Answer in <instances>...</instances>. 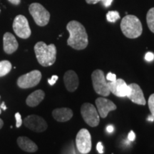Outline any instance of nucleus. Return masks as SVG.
Segmentation results:
<instances>
[{"mask_svg": "<svg viewBox=\"0 0 154 154\" xmlns=\"http://www.w3.org/2000/svg\"><path fill=\"white\" fill-rule=\"evenodd\" d=\"M129 90L126 97L129 99L134 103L138 105L145 106L146 103L145 97H144L143 92L137 84H131L128 85Z\"/></svg>", "mask_w": 154, "mask_h": 154, "instance_id": "obj_13", "label": "nucleus"}, {"mask_svg": "<svg viewBox=\"0 0 154 154\" xmlns=\"http://www.w3.org/2000/svg\"><path fill=\"white\" fill-rule=\"evenodd\" d=\"M148 120L150 121H154V116H149V118H148Z\"/></svg>", "mask_w": 154, "mask_h": 154, "instance_id": "obj_34", "label": "nucleus"}, {"mask_svg": "<svg viewBox=\"0 0 154 154\" xmlns=\"http://www.w3.org/2000/svg\"><path fill=\"white\" fill-rule=\"evenodd\" d=\"M0 108H1V109H3V110H5V111H6L7 110V106H5V102H2V104L0 105Z\"/></svg>", "mask_w": 154, "mask_h": 154, "instance_id": "obj_33", "label": "nucleus"}, {"mask_svg": "<svg viewBox=\"0 0 154 154\" xmlns=\"http://www.w3.org/2000/svg\"><path fill=\"white\" fill-rule=\"evenodd\" d=\"M145 59L147 61H152L154 59V54L152 52L146 53L145 56Z\"/></svg>", "mask_w": 154, "mask_h": 154, "instance_id": "obj_26", "label": "nucleus"}, {"mask_svg": "<svg viewBox=\"0 0 154 154\" xmlns=\"http://www.w3.org/2000/svg\"><path fill=\"white\" fill-rule=\"evenodd\" d=\"M29 11L38 26H44L48 24L50 19V14L42 5L32 3L29 7Z\"/></svg>", "mask_w": 154, "mask_h": 154, "instance_id": "obj_5", "label": "nucleus"}, {"mask_svg": "<svg viewBox=\"0 0 154 154\" xmlns=\"http://www.w3.org/2000/svg\"><path fill=\"white\" fill-rule=\"evenodd\" d=\"M17 143L21 149L26 152L34 153L38 150L36 144L32 140L25 136H20L17 138Z\"/></svg>", "mask_w": 154, "mask_h": 154, "instance_id": "obj_17", "label": "nucleus"}, {"mask_svg": "<svg viewBox=\"0 0 154 154\" xmlns=\"http://www.w3.org/2000/svg\"><path fill=\"white\" fill-rule=\"evenodd\" d=\"M111 93L118 97H126L129 87L122 79H118L114 82H108Z\"/></svg>", "mask_w": 154, "mask_h": 154, "instance_id": "obj_11", "label": "nucleus"}, {"mask_svg": "<svg viewBox=\"0 0 154 154\" xmlns=\"http://www.w3.org/2000/svg\"><path fill=\"white\" fill-rule=\"evenodd\" d=\"M15 119H16V126L17 128H19L21 126H22L23 121L22 119V116H21V114L19 113H15Z\"/></svg>", "mask_w": 154, "mask_h": 154, "instance_id": "obj_23", "label": "nucleus"}, {"mask_svg": "<svg viewBox=\"0 0 154 154\" xmlns=\"http://www.w3.org/2000/svg\"><path fill=\"white\" fill-rule=\"evenodd\" d=\"M45 96V93L41 89L36 90L34 91L30 95H29L27 99L26 100V103L29 106L35 107L43 101Z\"/></svg>", "mask_w": 154, "mask_h": 154, "instance_id": "obj_18", "label": "nucleus"}, {"mask_svg": "<svg viewBox=\"0 0 154 154\" xmlns=\"http://www.w3.org/2000/svg\"><path fill=\"white\" fill-rule=\"evenodd\" d=\"M63 81L66 89L69 92H74L78 88L79 80L76 73L72 70H69L64 74Z\"/></svg>", "mask_w": 154, "mask_h": 154, "instance_id": "obj_14", "label": "nucleus"}, {"mask_svg": "<svg viewBox=\"0 0 154 154\" xmlns=\"http://www.w3.org/2000/svg\"><path fill=\"white\" fill-rule=\"evenodd\" d=\"M8 1L14 5H18L21 2V0H8Z\"/></svg>", "mask_w": 154, "mask_h": 154, "instance_id": "obj_31", "label": "nucleus"}, {"mask_svg": "<svg viewBox=\"0 0 154 154\" xmlns=\"http://www.w3.org/2000/svg\"><path fill=\"white\" fill-rule=\"evenodd\" d=\"M106 0H86V2L89 5H95V4L98 3L99 2H103V4L104 5Z\"/></svg>", "mask_w": 154, "mask_h": 154, "instance_id": "obj_29", "label": "nucleus"}, {"mask_svg": "<svg viewBox=\"0 0 154 154\" xmlns=\"http://www.w3.org/2000/svg\"><path fill=\"white\" fill-rule=\"evenodd\" d=\"M106 79L109 81V82H114V81L116 80L117 79H116V74H112L111 72H109L108 73Z\"/></svg>", "mask_w": 154, "mask_h": 154, "instance_id": "obj_25", "label": "nucleus"}, {"mask_svg": "<svg viewBox=\"0 0 154 154\" xmlns=\"http://www.w3.org/2000/svg\"><path fill=\"white\" fill-rule=\"evenodd\" d=\"M24 126L34 132H43L47 129V123L42 117L37 115H30L23 121Z\"/></svg>", "mask_w": 154, "mask_h": 154, "instance_id": "obj_10", "label": "nucleus"}, {"mask_svg": "<svg viewBox=\"0 0 154 154\" xmlns=\"http://www.w3.org/2000/svg\"><path fill=\"white\" fill-rule=\"evenodd\" d=\"M91 79L94 89L96 94L104 97L110 95V90L103 71L101 69H96L91 74Z\"/></svg>", "mask_w": 154, "mask_h": 154, "instance_id": "obj_4", "label": "nucleus"}, {"mask_svg": "<svg viewBox=\"0 0 154 154\" xmlns=\"http://www.w3.org/2000/svg\"><path fill=\"white\" fill-rule=\"evenodd\" d=\"M113 131H114V127H113L112 125H109V126H108L106 127V131L108 133H109V134L112 133Z\"/></svg>", "mask_w": 154, "mask_h": 154, "instance_id": "obj_30", "label": "nucleus"}, {"mask_svg": "<svg viewBox=\"0 0 154 154\" xmlns=\"http://www.w3.org/2000/svg\"><path fill=\"white\" fill-rule=\"evenodd\" d=\"M113 2V0H106L104 4V6L106 7H109V6H110L111 5V2Z\"/></svg>", "mask_w": 154, "mask_h": 154, "instance_id": "obj_32", "label": "nucleus"}, {"mask_svg": "<svg viewBox=\"0 0 154 154\" xmlns=\"http://www.w3.org/2000/svg\"><path fill=\"white\" fill-rule=\"evenodd\" d=\"M121 29L127 38H136L142 34L143 26L137 17L134 15H127L121 20Z\"/></svg>", "mask_w": 154, "mask_h": 154, "instance_id": "obj_3", "label": "nucleus"}, {"mask_svg": "<svg viewBox=\"0 0 154 154\" xmlns=\"http://www.w3.org/2000/svg\"><path fill=\"white\" fill-rule=\"evenodd\" d=\"M34 52L38 62L42 66H51L57 59V47L54 44L47 45L44 42H38L34 46Z\"/></svg>", "mask_w": 154, "mask_h": 154, "instance_id": "obj_2", "label": "nucleus"}, {"mask_svg": "<svg viewBox=\"0 0 154 154\" xmlns=\"http://www.w3.org/2000/svg\"><path fill=\"white\" fill-rule=\"evenodd\" d=\"M96 106L97 107V111L99 116L101 118H106L110 111H115L117 109L116 106L111 100L105 99L103 97H100L96 100Z\"/></svg>", "mask_w": 154, "mask_h": 154, "instance_id": "obj_12", "label": "nucleus"}, {"mask_svg": "<svg viewBox=\"0 0 154 154\" xmlns=\"http://www.w3.org/2000/svg\"><path fill=\"white\" fill-rule=\"evenodd\" d=\"M106 19L108 22L114 23L120 19V15L117 11H109L106 14Z\"/></svg>", "mask_w": 154, "mask_h": 154, "instance_id": "obj_21", "label": "nucleus"}, {"mask_svg": "<svg viewBox=\"0 0 154 154\" xmlns=\"http://www.w3.org/2000/svg\"><path fill=\"white\" fill-rule=\"evenodd\" d=\"M52 116L59 122H66L73 117V111L69 108H59L52 111Z\"/></svg>", "mask_w": 154, "mask_h": 154, "instance_id": "obj_16", "label": "nucleus"}, {"mask_svg": "<svg viewBox=\"0 0 154 154\" xmlns=\"http://www.w3.org/2000/svg\"><path fill=\"white\" fill-rule=\"evenodd\" d=\"M4 51L8 54H13L18 49L19 44L15 36L9 32L4 34L3 37Z\"/></svg>", "mask_w": 154, "mask_h": 154, "instance_id": "obj_15", "label": "nucleus"}, {"mask_svg": "<svg viewBox=\"0 0 154 154\" xmlns=\"http://www.w3.org/2000/svg\"><path fill=\"white\" fill-rule=\"evenodd\" d=\"M81 113L83 119L88 126L96 127L99 124V114L97 109L91 103H84L81 107Z\"/></svg>", "mask_w": 154, "mask_h": 154, "instance_id": "obj_6", "label": "nucleus"}, {"mask_svg": "<svg viewBox=\"0 0 154 154\" xmlns=\"http://www.w3.org/2000/svg\"><path fill=\"white\" fill-rule=\"evenodd\" d=\"M149 108L151 115L154 116V94H151L149 99Z\"/></svg>", "mask_w": 154, "mask_h": 154, "instance_id": "obj_22", "label": "nucleus"}, {"mask_svg": "<svg viewBox=\"0 0 154 154\" xmlns=\"http://www.w3.org/2000/svg\"><path fill=\"white\" fill-rule=\"evenodd\" d=\"M76 144L77 149L82 154H87L91 150V136L89 131L82 128L76 135Z\"/></svg>", "mask_w": 154, "mask_h": 154, "instance_id": "obj_8", "label": "nucleus"}, {"mask_svg": "<svg viewBox=\"0 0 154 154\" xmlns=\"http://www.w3.org/2000/svg\"><path fill=\"white\" fill-rule=\"evenodd\" d=\"M3 125H4V122H3V121L1 119H0V129H1V128H2Z\"/></svg>", "mask_w": 154, "mask_h": 154, "instance_id": "obj_35", "label": "nucleus"}, {"mask_svg": "<svg viewBox=\"0 0 154 154\" xmlns=\"http://www.w3.org/2000/svg\"><path fill=\"white\" fill-rule=\"evenodd\" d=\"M42 73L38 70H33L19 76L17 85L21 88H29L38 85L42 79Z\"/></svg>", "mask_w": 154, "mask_h": 154, "instance_id": "obj_7", "label": "nucleus"}, {"mask_svg": "<svg viewBox=\"0 0 154 154\" xmlns=\"http://www.w3.org/2000/svg\"><path fill=\"white\" fill-rule=\"evenodd\" d=\"M146 22L149 29L154 33V7L150 9L146 15Z\"/></svg>", "mask_w": 154, "mask_h": 154, "instance_id": "obj_20", "label": "nucleus"}, {"mask_svg": "<svg viewBox=\"0 0 154 154\" xmlns=\"http://www.w3.org/2000/svg\"><path fill=\"white\" fill-rule=\"evenodd\" d=\"M0 99H1V96H0ZM1 113H2V109L1 108H0V114H1Z\"/></svg>", "mask_w": 154, "mask_h": 154, "instance_id": "obj_36", "label": "nucleus"}, {"mask_svg": "<svg viewBox=\"0 0 154 154\" xmlns=\"http://www.w3.org/2000/svg\"><path fill=\"white\" fill-rule=\"evenodd\" d=\"M58 79H59L58 76H57V75H53L51 79H48V83H49V85L51 86L54 85L56 82H57V81L58 80Z\"/></svg>", "mask_w": 154, "mask_h": 154, "instance_id": "obj_24", "label": "nucleus"}, {"mask_svg": "<svg viewBox=\"0 0 154 154\" xmlns=\"http://www.w3.org/2000/svg\"><path fill=\"white\" fill-rule=\"evenodd\" d=\"M135 139H136V135H135V133L133 131H131L129 134L128 135V140L129 141H134Z\"/></svg>", "mask_w": 154, "mask_h": 154, "instance_id": "obj_27", "label": "nucleus"}, {"mask_svg": "<svg viewBox=\"0 0 154 154\" xmlns=\"http://www.w3.org/2000/svg\"><path fill=\"white\" fill-rule=\"evenodd\" d=\"M96 149H97L98 152H99V153H103V146L102 145V143L101 142H99V143H97V146H96Z\"/></svg>", "mask_w": 154, "mask_h": 154, "instance_id": "obj_28", "label": "nucleus"}, {"mask_svg": "<svg viewBox=\"0 0 154 154\" xmlns=\"http://www.w3.org/2000/svg\"><path fill=\"white\" fill-rule=\"evenodd\" d=\"M69 33L67 44L76 50H83L87 47L88 44V34L86 29L80 22L71 21L66 26Z\"/></svg>", "mask_w": 154, "mask_h": 154, "instance_id": "obj_1", "label": "nucleus"}, {"mask_svg": "<svg viewBox=\"0 0 154 154\" xmlns=\"http://www.w3.org/2000/svg\"><path fill=\"white\" fill-rule=\"evenodd\" d=\"M11 63L7 60L0 61V77L9 74L11 70Z\"/></svg>", "mask_w": 154, "mask_h": 154, "instance_id": "obj_19", "label": "nucleus"}, {"mask_svg": "<svg viewBox=\"0 0 154 154\" xmlns=\"http://www.w3.org/2000/svg\"><path fill=\"white\" fill-rule=\"evenodd\" d=\"M13 29L19 37L24 39L28 38L32 34L27 19L23 15H18L15 17L13 22Z\"/></svg>", "mask_w": 154, "mask_h": 154, "instance_id": "obj_9", "label": "nucleus"}]
</instances>
